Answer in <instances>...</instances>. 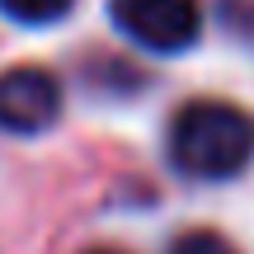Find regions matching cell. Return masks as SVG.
Segmentation results:
<instances>
[{
	"mask_svg": "<svg viewBox=\"0 0 254 254\" xmlns=\"http://www.w3.org/2000/svg\"><path fill=\"white\" fill-rule=\"evenodd\" d=\"M254 155V118L221 99H193L170 123V160L193 179H236Z\"/></svg>",
	"mask_w": 254,
	"mask_h": 254,
	"instance_id": "6da1fadb",
	"label": "cell"
},
{
	"mask_svg": "<svg viewBox=\"0 0 254 254\" xmlns=\"http://www.w3.org/2000/svg\"><path fill=\"white\" fill-rule=\"evenodd\" d=\"M113 24L146 52H184L198 43V0H109Z\"/></svg>",
	"mask_w": 254,
	"mask_h": 254,
	"instance_id": "7a4b0ae2",
	"label": "cell"
},
{
	"mask_svg": "<svg viewBox=\"0 0 254 254\" xmlns=\"http://www.w3.org/2000/svg\"><path fill=\"white\" fill-rule=\"evenodd\" d=\"M62 113V85L43 66H9L0 75V127L14 136L47 132Z\"/></svg>",
	"mask_w": 254,
	"mask_h": 254,
	"instance_id": "3957f363",
	"label": "cell"
},
{
	"mask_svg": "<svg viewBox=\"0 0 254 254\" xmlns=\"http://www.w3.org/2000/svg\"><path fill=\"white\" fill-rule=\"evenodd\" d=\"M71 5L75 0H0V9L14 24H57Z\"/></svg>",
	"mask_w": 254,
	"mask_h": 254,
	"instance_id": "277c9868",
	"label": "cell"
},
{
	"mask_svg": "<svg viewBox=\"0 0 254 254\" xmlns=\"http://www.w3.org/2000/svg\"><path fill=\"white\" fill-rule=\"evenodd\" d=\"M170 254H236L231 240H221L217 231H184L170 245Z\"/></svg>",
	"mask_w": 254,
	"mask_h": 254,
	"instance_id": "5b68a950",
	"label": "cell"
},
{
	"mask_svg": "<svg viewBox=\"0 0 254 254\" xmlns=\"http://www.w3.org/2000/svg\"><path fill=\"white\" fill-rule=\"evenodd\" d=\"M85 254H123V250H85Z\"/></svg>",
	"mask_w": 254,
	"mask_h": 254,
	"instance_id": "8992f818",
	"label": "cell"
}]
</instances>
